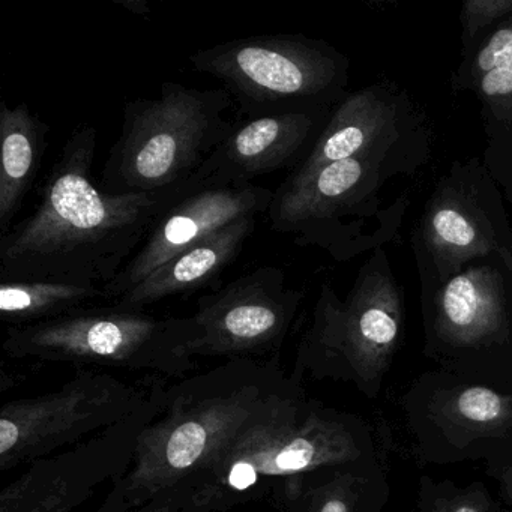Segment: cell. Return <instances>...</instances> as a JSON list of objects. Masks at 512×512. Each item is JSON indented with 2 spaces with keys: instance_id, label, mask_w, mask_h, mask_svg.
Masks as SVG:
<instances>
[{
  "instance_id": "15",
  "label": "cell",
  "mask_w": 512,
  "mask_h": 512,
  "mask_svg": "<svg viewBox=\"0 0 512 512\" xmlns=\"http://www.w3.org/2000/svg\"><path fill=\"white\" fill-rule=\"evenodd\" d=\"M502 278L490 268H472L451 278L437 298V334L452 346L496 340L505 329Z\"/></svg>"
},
{
  "instance_id": "7",
  "label": "cell",
  "mask_w": 512,
  "mask_h": 512,
  "mask_svg": "<svg viewBox=\"0 0 512 512\" xmlns=\"http://www.w3.org/2000/svg\"><path fill=\"white\" fill-rule=\"evenodd\" d=\"M152 386L82 370L49 394L7 401L0 409V472L29 466L125 421L145 406Z\"/></svg>"
},
{
  "instance_id": "9",
  "label": "cell",
  "mask_w": 512,
  "mask_h": 512,
  "mask_svg": "<svg viewBox=\"0 0 512 512\" xmlns=\"http://www.w3.org/2000/svg\"><path fill=\"white\" fill-rule=\"evenodd\" d=\"M401 322L397 287L383 275L365 278L343 307L325 295L313 328L299 344L292 377L299 380L305 371L328 376L349 370L365 383L379 379L400 340Z\"/></svg>"
},
{
  "instance_id": "21",
  "label": "cell",
  "mask_w": 512,
  "mask_h": 512,
  "mask_svg": "<svg viewBox=\"0 0 512 512\" xmlns=\"http://www.w3.org/2000/svg\"><path fill=\"white\" fill-rule=\"evenodd\" d=\"M314 472L284 479L275 488L274 496L287 512L355 511V481L352 476L343 473L320 482L316 481Z\"/></svg>"
},
{
  "instance_id": "22",
  "label": "cell",
  "mask_w": 512,
  "mask_h": 512,
  "mask_svg": "<svg viewBox=\"0 0 512 512\" xmlns=\"http://www.w3.org/2000/svg\"><path fill=\"white\" fill-rule=\"evenodd\" d=\"M446 410L458 424L479 430L503 427L512 419V401L484 386L461 389Z\"/></svg>"
},
{
  "instance_id": "10",
  "label": "cell",
  "mask_w": 512,
  "mask_h": 512,
  "mask_svg": "<svg viewBox=\"0 0 512 512\" xmlns=\"http://www.w3.org/2000/svg\"><path fill=\"white\" fill-rule=\"evenodd\" d=\"M304 292L287 284L277 266H260L200 296L191 316L197 335L190 355L274 359L289 337Z\"/></svg>"
},
{
  "instance_id": "5",
  "label": "cell",
  "mask_w": 512,
  "mask_h": 512,
  "mask_svg": "<svg viewBox=\"0 0 512 512\" xmlns=\"http://www.w3.org/2000/svg\"><path fill=\"white\" fill-rule=\"evenodd\" d=\"M190 317H158L116 305L86 308L28 326H10L2 349L13 359L68 362L184 379L196 367Z\"/></svg>"
},
{
  "instance_id": "8",
  "label": "cell",
  "mask_w": 512,
  "mask_h": 512,
  "mask_svg": "<svg viewBox=\"0 0 512 512\" xmlns=\"http://www.w3.org/2000/svg\"><path fill=\"white\" fill-rule=\"evenodd\" d=\"M166 392L164 380L155 379L151 397L130 418L29 464L0 493V512H71L104 482L118 481L133 463L143 428L163 412Z\"/></svg>"
},
{
  "instance_id": "12",
  "label": "cell",
  "mask_w": 512,
  "mask_h": 512,
  "mask_svg": "<svg viewBox=\"0 0 512 512\" xmlns=\"http://www.w3.org/2000/svg\"><path fill=\"white\" fill-rule=\"evenodd\" d=\"M314 112L278 113L235 124L194 176L199 184H253L254 179L301 164L316 131Z\"/></svg>"
},
{
  "instance_id": "19",
  "label": "cell",
  "mask_w": 512,
  "mask_h": 512,
  "mask_svg": "<svg viewBox=\"0 0 512 512\" xmlns=\"http://www.w3.org/2000/svg\"><path fill=\"white\" fill-rule=\"evenodd\" d=\"M427 242L434 254L446 262H466L484 256L491 245L475 218L457 203H440L428 215Z\"/></svg>"
},
{
  "instance_id": "24",
  "label": "cell",
  "mask_w": 512,
  "mask_h": 512,
  "mask_svg": "<svg viewBox=\"0 0 512 512\" xmlns=\"http://www.w3.org/2000/svg\"><path fill=\"white\" fill-rule=\"evenodd\" d=\"M131 512H199L194 493L188 485L176 484L155 494Z\"/></svg>"
},
{
  "instance_id": "16",
  "label": "cell",
  "mask_w": 512,
  "mask_h": 512,
  "mask_svg": "<svg viewBox=\"0 0 512 512\" xmlns=\"http://www.w3.org/2000/svg\"><path fill=\"white\" fill-rule=\"evenodd\" d=\"M50 125L28 104L10 107L0 104V235L10 230L17 212L31 191L44 154Z\"/></svg>"
},
{
  "instance_id": "14",
  "label": "cell",
  "mask_w": 512,
  "mask_h": 512,
  "mask_svg": "<svg viewBox=\"0 0 512 512\" xmlns=\"http://www.w3.org/2000/svg\"><path fill=\"white\" fill-rule=\"evenodd\" d=\"M257 218H241L215 230L110 304L125 310L146 311L164 299L191 295L212 286L241 256L248 238L256 230Z\"/></svg>"
},
{
  "instance_id": "26",
  "label": "cell",
  "mask_w": 512,
  "mask_h": 512,
  "mask_svg": "<svg viewBox=\"0 0 512 512\" xmlns=\"http://www.w3.org/2000/svg\"><path fill=\"white\" fill-rule=\"evenodd\" d=\"M115 2L127 8L131 13L139 14V16H151V8L146 0H115Z\"/></svg>"
},
{
  "instance_id": "17",
  "label": "cell",
  "mask_w": 512,
  "mask_h": 512,
  "mask_svg": "<svg viewBox=\"0 0 512 512\" xmlns=\"http://www.w3.org/2000/svg\"><path fill=\"white\" fill-rule=\"evenodd\" d=\"M394 122V109L371 91L350 95L335 110L314 142L310 154L289 178H302L314 170L349 158L365 157L373 143Z\"/></svg>"
},
{
  "instance_id": "6",
  "label": "cell",
  "mask_w": 512,
  "mask_h": 512,
  "mask_svg": "<svg viewBox=\"0 0 512 512\" xmlns=\"http://www.w3.org/2000/svg\"><path fill=\"white\" fill-rule=\"evenodd\" d=\"M194 71L220 80L248 119L314 112L338 88L343 64L337 53L304 35H257L202 49Z\"/></svg>"
},
{
  "instance_id": "2",
  "label": "cell",
  "mask_w": 512,
  "mask_h": 512,
  "mask_svg": "<svg viewBox=\"0 0 512 512\" xmlns=\"http://www.w3.org/2000/svg\"><path fill=\"white\" fill-rule=\"evenodd\" d=\"M296 382L274 358L233 359L167 385L163 412L143 428L130 469L97 512L134 511L199 475Z\"/></svg>"
},
{
  "instance_id": "3",
  "label": "cell",
  "mask_w": 512,
  "mask_h": 512,
  "mask_svg": "<svg viewBox=\"0 0 512 512\" xmlns=\"http://www.w3.org/2000/svg\"><path fill=\"white\" fill-rule=\"evenodd\" d=\"M358 439L346 422L316 409L296 382L199 475L179 482L199 512H224L262 499L284 479L355 463Z\"/></svg>"
},
{
  "instance_id": "4",
  "label": "cell",
  "mask_w": 512,
  "mask_h": 512,
  "mask_svg": "<svg viewBox=\"0 0 512 512\" xmlns=\"http://www.w3.org/2000/svg\"><path fill=\"white\" fill-rule=\"evenodd\" d=\"M223 88L167 82L154 100L128 101L121 136L109 152L100 188L110 194H158L194 178L235 122Z\"/></svg>"
},
{
  "instance_id": "23",
  "label": "cell",
  "mask_w": 512,
  "mask_h": 512,
  "mask_svg": "<svg viewBox=\"0 0 512 512\" xmlns=\"http://www.w3.org/2000/svg\"><path fill=\"white\" fill-rule=\"evenodd\" d=\"M512 0H469L461 10V20L467 34L475 35L485 26L511 13Z\"/></svg>"
},
{
  "instance_id": "1",
  "label": "cell",
  "mask_w": 512,
  "mask_h": 512,
  "mask_svg": "<svg viewBox=\"0 0 512 512\" xmlns=\"http://www.w3.org/2000/svg\"><path fill=\"white\" fill-rule=\"evenodd\" d=\"M98 133L73 131L40 190L34 214L0 235L2 281L106 286L139 250L157 218L191 181L158 194H110L92 181Z\"/></svg>"
},
{
  "instance_id": "25",
  "label": "cell",
  "mask_w": 512,
  "mask_h": 512,
  "mask_svg": "<svg viewBox=\"0 0 512 512\" xmlns=\"http://www.w3.org/2000/svg\"><path fill=\"white\" fill-rule=\"evenodd\" d=\"M440 512H485L481 500L476 497H460L446 505Z\"/></svg>"
},
{
  "instance_id": "18",
  "label": "cell",
  "mask_w": 512,
  "mask_h": 512,
  "mask_svg": "<svg viewBox=\"0 0 512 512\" xmlns=\"http://www.w3.org/2000/svg\"><path fill=\"white\" fill-rule=\"evenodd\" d=\"M107 302L101 284L77 281L19 280L0 283V319L28 326L68 316Z\"/></svg>"
},
{
  "instance_id": "13",
  "label": "cell",
  "mask_w": 512,
  "mask_h": 512,
  "mask_svg": "<svg viewBox=\"0 0 512 512\" xmlns=\"http://www.w3.org/2000/svg\"><path fill=\"white\" fill-rule=\"evenodd\" d=\"M364 157L335 161L302 178H287L266 217L274 232L292 235L298 245L323 244L332 223L349 209L367 176Z\"/></svg>"
},
{
  "instance_id": "11",
  "label": "cell",
  "mask_w": 512,
  "mask_h": 512,
  "mask_svg": "<svg viewBox=\"0 0 512 512\" xmlns=\"http://www.w3.org/2000/svg\"><path fill=\"white\" fill-rule=\"evenodd\" d=\"M274 191L256 184L190 187L157 218L143 244L115 280L104 286L107 302L130 292L164 263L215 230L245 217L266 214Z\"/></svg>"
},
{
  "instance_id": "20",
  "label": "cell",
  "mask_w": 512,
  "mask_h": 512,
  "mask_svg": "<svg viewBox=\"0 0 512 512\" xmlns=\"http://www.w3.org/2000/svg\"><path fill=\"white\" fill-rule=\"evenodd\" d=\"M479 95L502 121H512V20L481 47L472 68Z\"/></svg>"
}]
</instances>
